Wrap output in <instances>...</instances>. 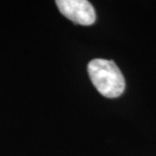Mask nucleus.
I'll use <instances>...</instances> for the list:
<instances>
[{
  "instance_id": "obj_2",
  "label": "nucleus",
  "mask_w": 156,
  "mask_h": 156,
  "mask_svg": "<svg viewBox=\"0 0 156 156\" xmlns=\"http://www.w3.org/2000/svg\"><path fill=\"white\" fill-rule=\"evenodd\" d=\"M56 4L61 13L74 23L90 26L95 21V10L86 0H57Z\"/></svg>"
},
{
  "instance_id": "obj_1",
  "label": "nucleus",
  "mask_w": 156,
  "mask_h": 156,
  "mask_svg": "<svg viewBox=\"0 0 156 156\" xmlns=\"http://www.w3.org/2000/svg\"><path fill=\"white\" fill-rule=\"evenodd\" d=\"M87 72L92 84L101 95L115 98L124 92L125 78L114 61L93 59L87 65Z\"/></svg>"
}]
</instances>
